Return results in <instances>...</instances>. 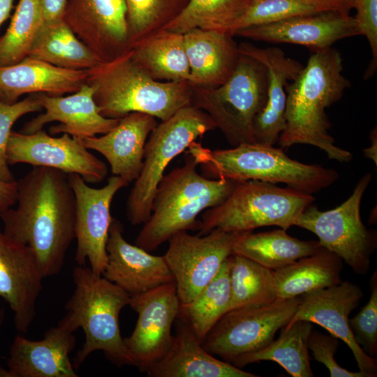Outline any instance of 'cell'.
<instances>
[{"mask_svg": "<svg viewBox=\"0 0 377 377\" xmlns=\"http://www.w3.org/2000/svg\"><path fill=\"white\" fill-rule=\"evenodd\" d=\"M42 110L33 94L14 103H6L0 100V179L15 181L6 159L7 145L13 125L22 116Z\"/></svg>", "mask_w": 377, "mask_h": 377, "instance_id": "cell-39", "label": "cell"}, {"mask_svg": "<svg viewBox=\"0 0 377 377\" xmlns=\"http://www.w3.org/2000/svg\"><path fill=\"white\" fill-rule=\"evenodd\" d=\"M28 56L73 70H89L101 62L63 20L43 24Z\"/></svg>", "mask_w": 377, "mask_h": 377, "instance_id": "cell-31", "label": "cell"}, {"mask_svg": "<svg viewBox=\"0 0 377 377\" xmlns=\"http://www.w3.org/2000/svg\"><path fill=\"white\" fill-rule=\"evenodd\" d=\"M87 77V70L63 68L27 56L15 64L0 66V100L14 103L27 94H73L86 84Z\"/></svg>", "mask_w": 377, "mask_h": 377, "instance_id": "cell-26", "label": "cell"}, {"mask_svg": "<svg viewBox=\"0 0 377 377\" xmlns=\"http://www.w3.org/2000/svg\"><path fill=\"white\" fill-rule=\"evenodd\" d=\"M247 0H189L187 5L163 27L184 34L193 29L227 32L242 12Z\"/></svg>", "mask_w": 377, "mask_h": 377, "instance_id": "cell-35", "label": "cell"}, {"mask_svg": "<svg viewBox=\"0 0 377 377\" xmlns=\"http://www.w3.org/2000/svg\"><path fill=\"white\" fill-rule=\"evenodd\" d=\"M230 298L227 311L267 304L277 297L272 270L244 256L228 257Z\"/></svg>", "mask_w": 377, "mask_h": 377, "instance_id": "cell-34", "label": "cell"}, {"mask_svg": "<svg viewBox=\"0 0 377 377\" xmlns=\"http://www.w3.org/2000/svg\"><path fill=\"white\" fill-rule=\"evenodd\" d=\"M17 183V207L0 212L3 232L33 251L44 277L57 275L75 239V199L68 174L33 166Z\"/></svg>", "mask_w": 377, "mask_h": 377, "instance_id": "cell-1", "label": "cell"}, {"mask_svg": "<svg viewBox=\"0 0 377 377\" xmlns=\"http://www.w3.org/2000/svg\"><path fill=\"white\" fill-rule=\"evenodd\" d=\"M333 10L323 0H247L227 33L270 24L299 15Z\"/></svg>", "mask_w": 377, "mask_h": 377, "instance_id": "cell-37", "label": "cell"}, {"mask_svg": "<svg viewBox=\"0 0 377 377\" xmlns=\"http://www.w3.org/2000/svg\"><path fill=\"white\" fill-rule=\"evenodd\" d=\"M44 278L33 251L0 230V297L13 312L21 333L28 331L35 318Z\"/></svg>", "mask_w": 377, "mask_h": 377, "instance_id": "cell-19", "label": "cell"}, {"mask_svg": "<svg viewBox=\"0 0 377 377\" xmlns=\"http://www.w3.org/2000/svg\"><path fill=\"white\" fill-rule=\"evenodd\" d=\"M230 298L228 258L216 276L190 302L180 303L177 318L186 323L201 341L227 312Z\"/></svg>", "mask_w": 377, "mask_h": 377, "instance_id": "cell-33", "label": "cell"}, {"mask_svg": "<svg viewBox=\"0 0 377 377\" xmlns=\"http://www.w3.org/2000/svg\"><path fill=\"white\" fill-rule=\"evenodd\" d=\"M354 17L361 35L366 37L371 48L372 59L364 74L370 78L377 66V0H357Z\"/></svg>", "mask_w": 377, "mask_h": 377, "instance_id": "cell-41", "label": "cell"}, {"mask_svg": "<svg viewBox=\"0 0 377 377\" xmlns=\"http://www.w3.org/2000/svg\"><path fill=\"white\" fill-rule=\"evenodd\" d=\"M215 128L212 117L194 105L181 108L157 124L147 140L142 170L127 198L126 214L131 225L144 224L149 218L154 196L169 163Z\"/></svg>", "mask_w": 377, "mask_h": 377, "instance_id": "cell-8", "label": "cell"}, {"mask_svg": "<svg viewBox=\"0 0 377 377\" xmlns=\"http://www.w3.org/2000/svg\"><path fill=\"white\" fill-rule=\"evenodd\" d=\"M43 24L39 0H19L9 27L0 37V66L27 57Z\"/></svg>", "mask_w": 377, "mask_h": 377, "instance_id": "cell-36", "label": "cell"}, {"mask_svg": "<svg viewBox=\"0 0 377 377\" xmlns=\"http://www.w3.org/2000/svg\"><path fill=\"white\" fill-rule=\"evenodd\" d=\"M300 302L301 296L276 298L267 304L230 310L208 332L202 345L210 354L231 364L237 357L269 344L291 320Z\"/></svg>", "mask_w": 377, "mask_h": 377, "instance_id": "cell-11", "label": "cell"}, {"mask_svg": "<svg viewBox=\"0 0 377 377\" xmlns=\"http://www.w3.org/2000/svg\"><path fill=\"white\" fill-rule=\"evenodd\" d=\"M73 293L67 301L64 316L75 332L82 328L84 343L73 364L77 369L92 353L102 351L118 367L133 365L119 325L121 309L129 304L131 296L90 267L76 266L73 272Z\"/></svg>", "mask_w": 377, "mask_h": 377, "instance_id": "cell-6", "label": "cell"}, {"mask_svg": "<svg viewBox=\"0 0 377 377\" xmlns=\"http://www.w3.org/2000/svg\"><path fill=\"white\" fill-rule=\"evenodd\" d=\"M68 179L75 199V260L77 265L89 262L92 271L102 275L108 260L106 244L112 220L111 203L116 193L128 183L114 175L103 187L93 188L77 174H68Z\"/></svg>", "mask_w": 377, "mask_h": 377, "instance_id": "cell-13", "label": "cell"}, {"mask_svg": "<svg viewBox=\"0 0 377 377\" xmlns=\"http://www.w3.org/2000/svg\"><path fill=\"white\" fill-rule=\"evenodd\" d=\"M267 70L258 60L239 54L228 79L217 88L199 91L193 105L204 109L234 147L256 142L253 122L265 105Z\"/></svg>", "mask_w": 377, "mask_h": 377, "instance_id": "cell-9", "label": "cell"}, {"mask_svg": "<svg viewBox=\"0 0 377 377\" xmlns=\"http://www.w3.org/2000/svg\"><path fill=\"white\" fill-rule=\"evenodd\" d=\"M6 159L9 165L28 163L77 174L87 183L101 182L108 175L106 164L92 154L82 140L67 133L53 137L42 129L32 133L11 131Z\"/></svg>", "mask_w": 377, "mask_h": 377, "instance_id": "cell-15", "label": "cell"}, {"mask_svg": "<svg viewBox=\"0 0 377 377\" xmlns=\"http://www.w3.org/2000/svg\"><path fill=\"white\" fill-rule=\"evenodd\" d=\"M343 260L320 247L314 253L272 270L277 298L290 299L341 283Z\"/></svg>", "mask_w": 377, "mask_h": 377, "instance_id": "cell-28", "label": "cell"}, {"mask_svg": "<svg viewBox=\"0 0 377 377\" xmlns=\"http://www.w3.org/2000/svg\"><path fill=\"white\" fill-rule=\"evenodd\" d=\"M165 354L147 369L151 377H257L207 352L190 327L179 319Z\"/></svg>", "mask_w": 377, "mask_h": 377, "instance_id": "cell-25", "label": "cell"}, {"mask_svg": "<svg viewBox=\"0 0 377 377\" xmlns=\"http://www.w3.org/2000/svg\"><path fill=\"white\" fill-rule=\"evenodd\" d=\"M5 309L3 308L0 309V332L3 327L4 320H5Z\"/></svg>", "mask_w": 377, "mask_h": 377, "instance_id": "cell-48", "label": "cell"}, {"mask_svg": "<svg viewBox=\"0 0 377 377\" xmlns=\"http://www.w3.org/2000/svg\"><path fill=\"white\" fill-rule=\"evenodd\" d=\"M339 344L337 337L313 330H311L308 341L309 349L314 359L327 367L331 377H367L360 371H350L337 363L334 355Z\"/></svg>", "mask_w": 377, "mask_h": 377, "instance_id": "cell-40", "label": "cell"}, {"mask_svg": "<svg viewBox=\"0 0 377 377\" xmlns=\"http://www.w3.org/2000/svg\"><path fill=\"white\" fill-rule=\"evenodd\" d=\"M370 138L371 142V147L364 149V154L365 157L372 160L374 162H375V164L376 165L377 133L376 127L371 131Z\"/></svg>", "mask_w": 377, "mask_h": 377, "instance_id": "cell-46", "label": "cell"}, {"mask_svg": "<svg viewBox=\"0 0 377 377\" xmlns=\"http://www.w3.org/2000/svg\"><path fill=\"white\" fill-rule=\"evenodd\" d=\"M166 0H125L130 37L149 28L159 17Z\"/></svg>", "mask_w": 377, "mask_h": 377, "instance_id": "cell-42", "label": "cell"}, {"mask_svg": "<svg viewBox=\"0 0 377 377\" xmlns=\"http://www.w3.org/2000/svg\"><path fill=\"white\" fill-rule=\"evenodd\" d=\"M128 305L138 316L133 332L124 342L133 365L145 372L170 346L172 326L180 306L175 283L131 296Z\"/></svg>", "mask_w": 377, "mask_h": 377, "instance_id": "cell-14", "label": "cell"}, {"mask_svg": "<svg viewBox=\"0 0 377 377\" xmlns=\"http://www.w3.org/2000/svg\"><path fill=\"white\" fill-rule=\"evenodd\" d=\"M17 186L16 180L5 182L0 179V212L16 203Z\"/></svg>", "mask_w": 377, "mask_h": 377, "instance_id": "cell-44", "label": "cell"}, {"mask_svg": "<svg viewBox=\"0 0 377 377\" xmlns=\"http://www.w3.org/2000/svg\"><path fill=\"white\" fill-rule=\"evenodd\" d=\"M87 71L86 84L94 89L100 113L120 119L141 112L165 121L193 105L188 82H158L133 57L131 48Z\"/></svg>", "mask_w": 377, "mask_h": 377, "instance_id": "cell-3", "label": "cell"}, {"mask_svg": "<svg viewBox=\"0 0 377 377\" xmlns=\"http://www.w3.org/2000/svg\"><path fill=\"white\" fill-rule=\"evenodd\" d=\"M239 234L214 229L202 235L182 231L170 238L163 257L172 274L180 303L192 300L216 276L232 253Z\"/></svg>", "mask_w": 377, "mask_h": 377, "instance_id": "cell-12", "label": "cell"}, {"mask_svg": "<svg viewBox=\"0 0 377 377\" xmlns=\"http://www.w3.org/2000/svg\"><path fill=\"white\" fill-rule=\"evenodd\" d=\"M363 297L361 288L348 281L309 292L301 296V302L286 325L297 320H306L321 326L349 347L360 371L367 377H376V359L357 343L349 325L348 316Z\"/></svg>", "mask_w": 377, "mask_h": 377, "instance_id": "cell-16", "label": "cell"}, {"mask_svg": "<svg viewBox=\"0 0 377 377\" xmlns=\"http://www.w3.org/2000/svg\"><path fill=\"white\" fill-rule=\"evenodd\" d=\"M233 36L300 45L316 50L330 47L338 40L362 35L354 17L328 10L246 28Z\"/></svg>", "mask_w": 377, "mask_h": 377, "instance_id": "cell-20", "label": "cell"}, {"mask_svg": "<svg viewBox=\"0 0 377 377\" xmlns=\"http://www.w3.org/2000/svg\"><path fill=\"white\" fill-rule=\"evenodd\" d=\"M68 0H39L44 23L62 20Z\"/></svg>", "mask_w": 377, "mask_h": 377, "instance_id": "cell-43", "label": "cell"}, {"mask_svg": "<svg viewBox=\"0 0 377 377\" xmlns=\"http://www.w3.org/2000/svg\"><path fill=\"white\" fill-rule=\"evenodd\" d=\"M371 295L367 303L353 318L349 325L354 339L369 356L377 355V272L375 271L369 281Z\"/></svg>", "mask_w": 377, "mask_h": 377, "instance_id": "cell-38", "label": "cell"}, {"mask_svg": "<svg viewBox=\"0 0 377 377\" xmlns=\"http://www.w3.org/2000/svg\"><path fill=\"white\" fill-rule=\"evenodd\" d=\"M371 175L366 173L350 196L334 209L321 211L312 205L304 210L295 226L318 237L320 245L338 256L357 274L370 268L371 256L376 247V234L366 228L360 217V204Z\"/></svg>", "mask_w": 377, "mask_h": 377, "instance_id": "cell-10", "label": "cell"}, {"mask_svg": "<svg viewBox=\"0 0 377 377\" xmlns=\"http://www.w3.org/2000/svg\"><path fill=\"white\" fill-rule=\"evenodd\" d=\"M14 0H0V26L9 17Z\"/></svg>", "mask_w": 377, "mask_h": 377, "instance_id": "cell-47", "label": "cell"}, {"mask_svg": "<svg viewBox=\"0 0 377 377\" xmlns=\"http://www.w3.org/2000/svg\"><path fill=\"white\" fill-rule=\"evenodd\" d=\"M187 153L195 158L202 175L209 179L282 183L313 194L331 186L339 177L334 169L299 162L289 158L281 148L258 142L211 150L195 141Z\"/></svg>", "mask_w": 377, "mask_h": 377, "instance_id": "cell-5", "label": "cell"}, {"mask_svg": "<svg viewBox=\"0 0 377 377\" xmlns=\"http://www.w3.org/2000/svg\"><path fill=\"white\" fill-rule=\"evenodd\" d=\"M131 50L135 61L153 77L189 82L190 67L182 34L162 29Z\"/></svg>", "mask_w": 377, "mask_h": 377, "instance_id": "cell-32", "label": "cell"}, {"mask_svg": "<svg viewBox=\"0 0 377 377\" xmlns=\"http://www.w3.org/2000/svg\"><path fill=\"white\" fill-rule=\"evenodd\" d=\"M74 332L64 317L40 340L15 336L0 377H77L70 360L76 343Z\"/></svg>", "mask_w": 377, "mask_h": 377, "instance_id": "cell-18", "label": "cell"}, {"mask_svg": "<svg viewBox=\"0 0 377 377\" xmlns=\"http://www.w3.org/2000/svg\"><path fill=\"white\" fill-rule=\"evenodd\" d=\"M227 32L193 29L183 34L190 67L188 82L219 86L232 72L239 53Z\"/></svg>", "mask_w": 377, "mask_h": 377, "instance_id": "cell-27", "label": "cell"}, {"mask_svg": "<svg viewBox=\"0 0 377 377\" xmlns=\"http://www.w3.org/2000/svg\"><path fill=\"white\" fill-rule=\"evenodd\" d=\"M33 95L45 112L25 123L21 130L23 133H35L46 124L59 121V125L50 128L51 135L67 133L83 140L106 133L119 120L105 117L100 113L94 99V89L87 84L66 96L42 93Z\"/></svg>", "mask_w": 377, "mask_h": 377, "instance_id": "cell-22", "label": "cell"}, {"mask_svg": "<svg viewBox=\"0 0 377 377\" xmlns=\"http://www.w3.org/2000/svg\"><path fill=\"white\" fill-rule=\"evenodd\" d=\"M314 200L311 194L290 187L281 188L258 180L235 182L232 191L221 203L204 212L198 235L214 229L246 232L271 226L287 230Z\"/></svg>", "mask_w": 377, "mask_h": 377, "instance_id": "cell-7", "label": "cell"}, {"mask_svg": "<svg viewBox=\"0 0 377 377\" xmlns=\"http://www.w3.org/2000/svg\"><path fill=\"white\" fill-rule=\"evenodd\" d=\"M341 53L330 47L314 50L306 66L286 87V126L278 143L281 148L297 144L316 147L328 158L348 162L353 154L334 144L329 133L325 110L341 99L350 87L343 74Z\"/></svg>", "mask_w": 377, "mask_h": 377, "instance_id": "cell-2", "label": "cell"}, {"mask_svg": "<svg viewBox=\"0 0 377 377\" xmlns=\"http://www.w3.org/2000/svg\"><path fill=\"white\" fill-rule=\"evenodd\" d=\"M63 20L101 61L128 50L125 0H68Z\"/></svg>", "mask_w": 377, "mask_h": 377, "instance_id": "cell-17", "label": "cell"}, {"mask_svg": "<svg viewBox=\"0 0 377 377\" xmlns=\"http://www.w3.org/2000/svg\"><path fill=\"white\" fill-rule=\"evenodd\" d=\"M156 126L154 117L132 112L120 118L118 124L102 136L87 138L82 142L88 149L102 154L112 173L129 184L140 175L147 138Z\"/></svg>", "mask_w": 377, "mask_h": 377, "instance_id": "cell-24", "label": "cell"}, {"mask_svg": "<svg viewBox=\"0 0 377 377\" xmlns=\"http://www.w3.org/2000/svg\"><path fill=\"white\" fill-rule=\"evenodd\" d=\"M320 247L318 241L300 240L280 228L258 233L240 232L234 242L232 253L275 270L314 253Z\"/></svg>", "mask_w": 377, "mask_h": 377, "instance_id": "cell-29", "label": "cell"}, {"mask_svg": "<svg viewBox=\"0 0 377 377\" xmlns=\"http://www.w3.org/2000/svg\"><path fill=\"white\" fill-rule=\"evenodd\" d=\"M313 323L297 320L282 328L280 337L258 350L242 355L231 364L238 368L259 362L273 361L293 377H313L308 341Z\"/></svg>", "mask_w": 377, "mask_h": 377, "instance_id": "cell-30", "label": "cell"}, {"mask_svg": "<svg viewBox=\"0 0 377 377\" xmlns=\"http://www.w3.org/2000/svg\"><path fill=\"white\" fill-rule=\"evenodd\" d=\"M237 52L262 62L267 70V101L254 119L253 131L256 142L274 146L286 126V87L288 82L293 81L304 66L286 57L278 47L260 48L249 43H242Z\"/></svg>", "mask_w": 377, "mask_h": 377, "instance_id": "cell-23", "label": "cell"}, {"mask_svg": "<svg viewBox=\"0 0 377 377\" xmlns=\"http://www.w3.org/2000/svg\"><path fill=\"white\" fill-rule=\"evenodd\" d=\"M107 263L102 276L130 296L175 281L165 258L154 256L123 236V227L112 220L106 244Z\"/></svg>", "mask_w": 377, "mask_h": 377, "instance_id": "cell-21", "label": "cell"}, {"mask_svg": "<svg viewBox=\"0 0 377 377\" xmlns=\"http://www.w3.org/2000/svg\"><path fill=\"white\" fill-rule=\"evenodd\" d=\"M198 163L187 153L184 165L163 175L152 202L151 213L135 239V245L151 251L175 234L197 230V216L221 203L235 182L209 179L197 171Z\"/></svg>", "mask_w": 377, "mask_h": 377, "instance_id": "cell-4", "label": "cell"}, {"mask_svg": "<svg viewBox=\"0 0 377 377\" xmlns=\"http://www.w3.org/2000/svg\"><path fill=\"white\" fill-rule=\"evenodd\" d=\"M334 11L343 15H349L350 10L355 9L357 0H323Z\"/></svg>", "mask_w": 377, "mask_h": 377, "instance_id": "cell-45", "label": "cell"}]
</instances>
